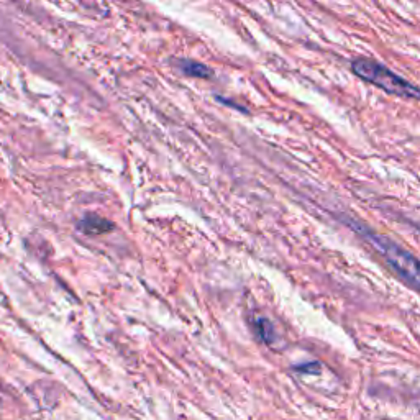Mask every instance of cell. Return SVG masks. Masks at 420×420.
Wrapping results in <instances>:
<instances>
[{
    "mask_svg": "<svg viewBox=\"0 0 420 420\" xmlns=\"http://www.w3.org/2000/svg\"><path fill=\"white\" fill-rule=\"evenodd\" d=\"M351 69L356 76L364 79L367 83L376 85L387 94H394V96L405 97V99H417L419 90L414 84L405 81L396 72H392L389 67H386L381 62L368 60V58H358L351 62Z\"/></svg>",
    "mask_w": 420,
    "mask_h": 420,
    "instance_id": "cell-2",
    "label": "cell"
},
{
    "mask_svg": "<svg viewBox=\"0 0 420 420\" xmlns=\"http://www.w3.org/2000/svg\"><path fill=\"white\" fill-rule=\"evenodd\" d=\"M179 69L186 76H191V78H210V76L214 74L210 67L192 60H180Z\"/></svg>",
    "mask_w": 420,
    "mask_h": 420,
    "instance_id": "cell-4",
    "label": "cell"
},
{
    "mask_svg": "<svg viewBox=\"0 0 420 420\" xmlns=\"http://www.w3.org/2000/svg\"><path fill=\"white\" fill-rule=\"evenodd\" d=\"M256 332L264 343H273L274 340V327L268 319H256Z\"/></svg>",
    "mask_w": 420,
    "mask_h": 420,
    "instance_id": "cell-5",
    "label": "cell"
},
{
    "mask_svg": "<svg viewBox=\"0 0 420 420\" xmlns=\"http://www.w3.org/2000/svg\"><path fill=\"white\" fill-rule=\"evenodd\" d=\"M78 228L81 232L85 235H103L112 232L115 228V225L110 222V220L103 219V217H99L96 214H89L85 215L83 220H81Z\"/></svg>",
    "mask_w": 420,
    "mask_h": 420,
    "instance_id": "cell-3",
    "label": "cell"
},
{
    "mask_svg": "<svg viewBox=\"0 0 420 420\" xmlns=\"http://www.w3.org/2000/svg\"><path fill=\"white\" fill-rule=\"evenodd\" d=\"M297 369H299V371H310V373H315V371H319V363L304 364V367H297Z\"/></svg>",
    "mask_w": 420,
    "mask_h": 420,
    "instance_id": "cell-6",
    "label": "cell"
},
{
    "mask_svg": "<svg viewBox=\"0 0 420 420\" xmlns=\"http://www.w3.org/2000/svg\"><path fill=\"white\" fill-rule=\"evenodd\" d=\"M351 227L363 235L376 248V251L386 260V263L389 264V268L394 271L397 276L412 289H419V261L412 253L404 250L403 246L397 245L391 238L374 233L373 230L363 227V225H351Z\"/></svg>",
    "mask_w": 420,
    "mask_h": 420,
    "instance_id": "cell-1",
    "label": "cell"
}]
</instances>
